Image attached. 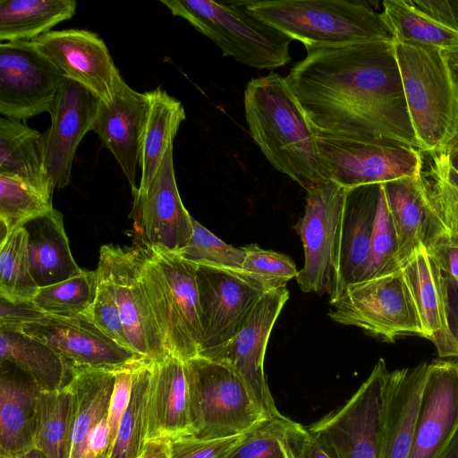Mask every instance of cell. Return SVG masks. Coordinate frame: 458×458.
I'll return each instance as SVG.
<instances>
[{
    "mask_svg": "<svg viewBox=\"0 0 458 458\" xmlns=\"http://www.w3.org/2000/svg\"><path fill=\"white\" fill-rule=\"evenodd\" d=\"M33 42L67 79L103 102L112 99L122 75L97 33L80 29L51 30Z\"/></svg>",
    "mask_w": 458,
    "mask_h": 458,
    "instance_id": "obj_18",
    "label": "cell"
},
{
    "mask_svg": "<svg viewBox=\"0 0 458 458\" xmlns=\"http://www.w3.org/2000/svg\"><path fill=\"white\" fill-rule=\"evenodd\" d=\"M328 316L335 322L354 326L386 342L407 335L423 337L418 310L400 269L346 287Z\"/></svg>",
    "mask_w": 458,
    "mask_h": 458,
    "instance_id": "obj_9",
    "label": "cell"
},
{
    "mask_svg": "<svg viewBox=\"0 0 458 458\" xmlns=\"http://www.w3.org/2000/svg\"><path fill=\"white\" fill-rule=\"evenodd\" d=\"M96 271L98 274L96 297L90 307L82 314L112 340L131 351L121 320L112 285L101 269L97 267Z\"/></svg>",
    "mask_w": 458,
    "mask_h": 458,
    "instance_id": "obj_43",
    "label": "cell"
},
{
    "mask_svg": "<svg viewBox=\"0 0 458 458\" xmlns=\"http://www.w3.org/2000/svg\"><path fill=\"white\" fill-rule=\"evenodd\" d=\"M454 291L458 293L457 289H455ZM449 309L450 325L455 335V338L458 341V293L456 294V297L454 298L449 295Z\"/></svg>",
    "mask_w": 458,
    "mask_h": 458,
    "instance_id": "obj_51",
    "label": "cell"
},
{
    "mask_svg": "<svg viewBox=\"0 0 458 458\" xmlns=\"http://www.w3.org/2000/svg\"><path fill=\"white\" fill-rule=\"evenodd\" d=\"M150 367L148 442L191 435L185 361L168 355Z\"/></svg>",
    "mask_w": 458,
    "mask_h": 458,
    "instance_id": "obj_25",
    "label": "cell"
},
{
    "mask_svg": "<svg viewBox=\"0 0 458 458\" xmlns=\"http://www.w3.org/2000/svg\"><path fill=\"white\" fill-rule=\"evenodd\" d=\"M458 429V360L428 363L409 458H442Z\"/></svg>",
    "mask_w": 458,
    "mask_h": 458,
    "instance_id": "obj_20",
    "label": "cell"
},
{
    "mask_svg": "<svg viewBox=\"0 0 458 458\" xmlns=\"http://www.w3.org/2000/svg\"><path fill=\"white\" fill-rule=\"evenodd\" d=\"M21 331L52 347L73 367L116 369L143 359L108 337L84 314L46 315Z\"/></svg>",
    "mask_w": 458,
    "mask_h": 458,
    "instance_id": "obj_19",
    "label": "cell"
},
{
    "mask_svg": "<svg viewBox=\"0 0 458 458\" xmlns=\"http://www.w3.org/2000/svg\"><path fill=\"white\" fill-rule=\"evenodd\" d=\"M442 458H458V429L445 450Z\"/></svg>",
    "mask_w": 458,
    "mask_h": 458,
    "instance_id": "obj_52",
    "label": "cell"
},
{
    "mask_svg": "<svg viewBox=\"0 0 458 458\" xmlns=\"http://www.w3.org/2000/svg\"><path fill=\"white\" fill-rule=\"evenodd\" d=\"M445 53L450 61L451 65L458 73V48Z\"/></svg>",
    "mask_w": 458,
    "mask_h": 458,
    "instance_id": "obj_54",
    "label": "cell"
},
{
    "mask_svg": "<svg viewBox=\"0 0 458 458\" xmlns=\"http://www.w3.org/2000/svg\"><path fill=\"white\" fill-rule=\"evenodd\" d=\"M250 9L306 49L393 40L381 13L364 1L251 0Z\"/></svg>",
    "mask_w": 458,
    "mask_h": 458,
    "instance_id": "obj_5",
    "label": "cell"
},
{
    "mask_svg": "<svg viewBox=\"0 0 458 458\" xmlns=\"http://www.w3.org/2000/svg\"><path fill=\"white\" fill-rule=\"evenodd\" d=\"M306 50L286 80L315 129L419 149L394 40Z\"/></svg>",
    "mask_w": 458,
    "mask_h": 458,
    "instance_id": "obj_1",
    "label": "cell"
},
{
    "mask_svg": "<svg viewBox=\"0 0 458 458\" xmlns=\"http://www.w3.org/2000/svg\"><path fill=\"white\" fill-rule=\"evenodd\" d=\"M131 218L140 244L177 253L192 235V216L182 204L174 166V144L149 185L132 191Z\"/></svg>",
    "mask_w": 458,
    "mask_h": 458,
    "instance_id": "obj_16",
    "label": "cell"
},
{
    "mask_svg": "<svg viewBox=\"0 0 458 458\" xmlns=\"http://www.w3.org/2000/svg\"><path fill=\"white\" fill-rule=\"evenodd\" d=\"M14 458H47V456L38 449L32 447Z\"/></svg>",
    "mask_w": 458,
    "mask_h": 458,
    "instance_id": "obj_53",
    "label": "cell"
},
{
    "mask_svg": "<svg viewBox=\"0 0 458 458\" xmlns=\"http://www.w3.org/2000/svg\"><path fill=\"white\" fill-rule=\"evenodd\" d=\"M284 439L290 458H333L325 445L297 422H291Z\"/></svg>",
    "mask_w": 458,
    "mask_h": 458,
    "instance_id": "obj_48",
    "label": "cell"
},
{
    "mask_svg": "<svg viewBox=\"0 0 458 458\" xmlns=\"http://www.w3.org/2000/svg\"><path fill=\"white\" fill-rule=\"evenodd\" d=\"M428 362L389 371L383 391L380 458H409Z\"/></svg>",
    "mask_w": 458,
    "mask_h": 458,
    "instance_id": "obj_24",
    "label": "cell"
},
{
    "mask_svg": "<svg viewBox=\"0 0 458 458\" xmlns=\"http://www.w3.org/2000/svg\"><path fill=\"white\" fill-rule=\"evenodd\" d=\"M147 93L149 107L140 142V190L151 182L166 150L174 144L181 123L186 119L182 102L163 89L157 88Z\"/></svg>",
    "mask_w": 458,
    "mask_h": 458,
    "instance_id": "obj_30",
    "label": "cell"
},
{
    "mask_svg": "<svg viewBox=\"0 0 458 458\" xmlns=\"http://www.w3.org/2000/svg\"><path fill=\"white\" fill-rule=\"evenodd\" d=\"M28 250L32 276L39 288L73 277L83 269L75 262L64 216L54 208L48 214L27 222Z\"/></svg>",
    "mask_w": 458,
    "mask_h": 458,
    "instance_id": "obj_27",
    "label": "cell"
},
{
    "mask_svg": "<svg viewBox=\"0 0 458 458\" xmlns=\"http://www.w3.org/2000/svg\"><path fill=\"white\" fill-rule=\"evenodd\" d=\"M380 13L394 42L433 47L449 52L458 48V29L449 26L412 0H386Z\"/></svg>",
    "mask_w": 458,
    "mask_h": 458,
    "instance_id": "obj_33",
    "label": "cell"
},
{
    "mask_svg": "<svg viewBox=\"0 0 458 458\" xmlns=\"http://www.w3.org/2000/svg\"><path fill=\"white\" fill-rule=\"evenodd\" d=\"M0 361L14 364L47 391L62 389L73 375V366L52 347L16 329L0 327Z\"/></svg>",
    "mask_w": 458,
    "mask_h": 458,
    "instance_id": "obj_29",
    "label": "cell"
},
{
    "mask_svg": "<svg viewBox=\"0 0 458 458\" xmlns=\"http://www.w3.org/2000/svg\"><path fill=\"white\" fill-rule=\"evenodd\" d=\"M133 249L168 353L183 361L198 356L202 335L198 265L162 248L137 243Z\"/></svg>",
    "mask_w": 458,
    "mask_h": 458,
    "instance_id": "obj_4",
    "label": "cell"
},
{
    "mask_svg": "<svg viewBox=\"0 0 458 458\" xmlns=\"http://www.w3.org/2000/svg\"><path fill=\"white\" fill-rule=\"evenodd\" d=\"M185 368L192 436H238L268 419L227 364L196 356L185 361Z\"/></svg>",
    "mask_w": 458,
    "mask_h": 458,
    "instance_id": "obj_7",
    "label": "cell"
},
{
    "mask_svg": "<svg viewBox=\"0 0 458 458\" xmlns=\"http://www.w3.org/2000/svg\"><path fill=\"white\" fill-rule=\"evenodd\" d=\"M99 99L78 82L63 83L50 111L51 124L43 133L44 165L54 189L71 182L77 148L95 120Z\"/></svg>",
    "mask_w": 458,
    "mask_h": 458,
    "instance_id": "obj_17",
    "label": "cell"
},
{
    "mask_svg": "<svg viewBox=\"0 0 458 458\" xmlns=\"http://www.w3.org/2000/svg\"><path fill=\"white\" fill-rule=\"evenodd\" d=\"M150 364V360H140L135 367L130 403L110 458H138L146 447Z\"/></svg>",
    "mask_w": 458,
    "mask_h": 458,
    "instance_id": "obj_36",
    "label": "cell"
},
{
    "mask_svg": "<svg viewBox=\"0 0 458 458\" xmlns=\"http://www.w3.org/2000/svg\"><path fill=\"white\" fill-rule=\"evenodd\" d=\"M38 290L30 270L27 231L21 226L0 243V296L11 302L27 301Z\"/></svg>",
    "mask_w": 458,
    "mask_h": 458,
    "instance_id": "obj_37",
    "label": "cell"
},
{
    "mask_svg": "<svg viewBox=\"0 0 458 458\" xmlns=\"http://www.w3.org/2000/svg\"><path fill=\"white\" fill-rule=\"evenodd\" d=\"M292 421L284 415L260 421L225 458H290L284 438Z\"/></svg>",
    "mask_w": 458,
    "mask_h": 458,
    "instance_id": "obj_42",
    "label": "cell"
},
{
    "mask_svg": "<svg viewBox=\"0 0 458 458\" xmlns=\"http://www.w3.org/2000/svg\"><path fill=\"white\" fill-rule=\"evenodd\" d=\"M53 209L51 195L17 174L0 173V243L14 230Z\"/></svg>",
    "mask_w": 458,
    "mask_h": 458,
    "instance_id": "obj_35",
    "label": "cell"
},
{
    "mask_svg": "<svg viewBox=\"0 0 458 458\" xmlns=\"http://www.w3.org/2000/svg\"><path fill=\"white\" fill-rule=\"evenodd\" d=\"M66 77L33 41L0 44V114L26 121L50 113Z\"/></svg>",
    "mask_w": 458,
    "mask_h": 458,
    "instance_id": "obj_13",
    "label": "cell"
},
{
    "mask_svg": "<svg viewBox=\"0 0 458 458\" xmlns=\"http://www.w3.org/2000/svg\"><path fill=\"white\" fill-rule=\"evenodd\" d=\"M72 403L68 384L59 390H41L39 393L34 420L33 445L47 458H69Z\"/></svg>",
    "mask_w": 458,
    "mask_h": 458,
    "instance_id": "obj_34",
    "label": "cell"
},
{
    "mask_svg": "<svg viewBox=\"0 0 458 458\" xmlns=\"http://www.w3.org/2000/svg\"><path fill=\"white\" fill-rule=\"evenodd\" d=\"M245 259L242 270L263 279L274 287L286 286L296 277L298 270L292 259L283 253L264 250L252 243L243 247Z\"/></svg>",
    "mask_w": 458,
    "mask_h": 458,
    "instance_id": "obj_44",
    "label": "cell"
},
{
    "mask_svg": "<svg viewBox=\"0 0 458 458\" xmlns=\"http://www.w3.org/2000/svg\"><path fill=\"white\" fill-rule=\"evenodd\" d=\"M318 155L329 180L345 189L419 177L421 152L385 138H363L314 128Z\"/></svg>",
    "mask_w": 458,
    "mask_h": 458,
    "instance_id": "obj_8",
    "label": "cell"
},
{
    "mask_svg": "<svg viewBox=\"0 0 458 458\" xmlns=\"http://www.w3.org/2000/svg\"><path fill=\"white\" fill-rule=\"evenodd\" d=\"M97 267L112 285L131 351L150 361L170 355L143 288L134 249L103 245Z\"/></svg>",
    "mask_w": 458,
    "mask_h": 458,
    "instance_id": "obj_14",
    "label": "cell"
},
{
    "mask_svg": "<svg viewBox=\"0 0 458 458\" xmlns=\"http://www.w3.org/2000/svg\"><path fill=\"white\" fill-rule=\"evenodd\" d=\"M397 250L396 233L384 185L381 184L370 238L369 262L363 280L400 269L396 261Z\"/></svg>",
    "mask_w": 458,
    "mask_h": 458,
    "instance_id": "obj_40",
    "label": "cell"
},
{
    "mask_svg": "<svg viewBox=\"0 0 458 458\" xmlns=\"http://www.w3.org/2000/svg\"><path fill=\"white\" fill-rule=\"evenodd\" d=\"M423 176L433 209L445 232L458 233V171L447 154L431 156Z\"/></svg>",
    "mask_w": 458,
    "mask_h": 458,
    "instance_id": "obj_39",
    "label": "cell"
},
{
    "mask_svg": "<svg viewBox=\"0 0 458 458\" xmlns=\"http://www.w3.org/2000/svg\"><path fill=\"white\" fill-rule=\"evenodd\" d=\"M288 299L286 286L266 293L241 331L227 344L203 357L230 366L267 418L282 416L265 377L264 359L271 331Z\"/></svg>",
    "mask_w": 458,
    "mask_h": 458,
    "instance_id": "obj_15",
    "label": "cell"
},
{
    "mask_svg": "<svg viewBox=\"0 0 458 458\" xmlns=\"http://www.w3.org/2000/svg\"><path fill=\"white\" fill-rule=\"evenodd\" d=\"M423 244L440 267L448 285L458 290V233H441Z\"/></svg>",
    "mask_w": 458,
    "mask_h": 458,
    "instance_id": "obj_47",
    "label": "cell"
},
{
    "mask_svg": "<svg viewBox=\"0 0 458 458\" xmlns=\"http://www.w3.org/2000/svg\"><path fill=\"white\" fill-rule=\"evenodd\" d=\"M46 315L32 301L11 302L0 296V327L21 330Z\"/></svg>",
    "mask_w": 458,
    "mask_h": 458,
    "instance_id": "obj_49",
    "label": "cell"
},
{
    "mask_svg": "<svg viewBox=\"0 0 458 458\" xmlns=\"http://www.w3.org/2000/svg\"><path fill=\"white\" fill-rule=\"evenodd\" d=\"M394 46L420 151L448 154L458 145V73L442 49L394 41Z\"/></svg>",
    "mask_w": 458,
    "mask_h": 458,
    "instance_id": "obj_3",
    "label": "cell"
},
{
    "mask_svg": "<svg viewBox=\"0 0 458 458\" xmlns=\"http://www.w3.org/2000/svg\"><path fill=\"white\" fill-rule=\"evenodd\" d=\"M140 360L144 359L136 360L114 369V384L107 412L111 454L116 440L121 420L130 403L135 367Z\"/></svg>",
    "mask_w": 458,
    "mask_h": 458,
    "instance_id": "obj_46",
    "label": "cell"
},
{
    "mask_svg": "<svg viewBox=\"0 0 458 458\" xmlns=\"http://www.w3.org/2000/svg\"><path fill=\"white\" fill-rule=\"evenodd\" d=\"M149 107L147 92L131 89L121 76L109 102L99 101L91 131L117 160L131 192L136 186L140 142Z\"/></svg>",
    "mask_w": 458,
    "mask_h": 458,
    "instance_id": "obj_21",
    "label": "cell"
},
{
    "mask_svg": "<svg viewBox=\"0 0 458 458\" xmlns=\"http://www.w3.org/2000/svg\"><path fill=\"white\" fill-rule=\"evenodd\" d=\"M451 165L458 171V145L447 154Z\"/></svg>",
    "mask_w": 458,
    "mask_h": 458,
    "instance_id": "obj_55",
    "label": "cell"
},
{
    "mask_svg": "<svg viewBox=\"0 0 458 458\" xmlns=\"http://www.w3.org/2000/svg\"><path fill=\"white\" fill-rule=\"evenodd\" d=\"M381 184L347 189L336 241V276L330 304L352 284L363 280Z\"/></svg>",
    "mask_w": 458,
    "mask_h": 458,
    "instance_id": "obj_23",
    "label": "cell"
},
{
    "mask_svg": "<svg viewBox=\"0 0 458 458\" xmlns=\"http://www.w3.org/2000/svg\"><path fill=\"white\" fill-rule=\"evenodd\" d=\"M244 112L251 139L274 168L306 191L329 181L314 127L286 77L271 72L251 79L244 91Z\"/></svg>",
    "mask_w": 458,
    "mask_h": 458,
    "instance_id": "obj_2",
    "label": "cell"
},
{
    "mask_svg": "<svg viewBox=\"0 0 458 458\" xmlns=\"http://www.w3.org/2000/svg\"><path fill=\"white\" fill-rule=\"evenodd\" d=\"M196 278L202 328L200 357L232 340L263 295L276 289L242 269L224 267L198 265Z\"/></svg>",
    "mask_w": 458,
    "mask_h": 458,
    "instance_id": "obj_10",
    "label": "cell"
},
{
    "mask_svg": "<svg viewBox=\"0 0 458 458\" xmlns=\"http://www.w3.org/2000/svg\"><path fill=\"white\" fill-rule=\"evenodd\" d=\"M74 0H1L0 40L33 41L73 17Z\"/></svg>",
    "mask_w": 458,
    "mask_h": 458,
    "instance_id": "obj_32",
    "label": "cell"
},
{
    "mask_svg": "<svg viewBox=\"0 0 458 458\" xmlns=\"http://www.w3.org/2000/svg\"><path fill=\"white\" fill-rule=\"evenodd\" d=\"M97 289V271L83 269L73 277L39 288L32 301L47 315L75 316L90 307Z\"/></svg>",
    "mask_w": 458,
    "mask_h": 458,
    "instance_id": "obj_38",
    "label": "cell"
},
{
    "mask_svg": "<svg viewBox=\"0 0 458 458\" xmlns=\"http://www.w3.org/2000/svg\"><path fill=\"white\" fill-rule=\"evenodd\" d=\"M41 390L28 373L0 361V457L14 458L34 447V420Z\"/></svg>",
    "mask_w": 458,
    "mask_h": 458,
    "instance_id": "obj_26",
    "label": "cell"
},
{
    "mask_svg": "<svg viewBox=\"0 0 458 458\" xmlns=\"http://www.w3.org/2000/svg\"><path fill=\"white\" fill-rule=\"evenodd\" d=\"M43 133L24 122L0 118V173L21 176L42 191L53 195L43 156Z\"/></svg>",
    "mask_w": 458,
    "mask_h": 458,
    "instance_id": "obj_31",
    "label": "cell"
},
{
    "mask_svg": "<svg viewBox=\"0 0 458 458\" xmlns=\"http://www.w3.org/2000/svg\"><path fill=\"white\" fill-rule=\"evenodd\" d=\"M211 39L225 56L255 69L272 70L291 61L292 38L258 18L251 0H159Z\"/></svg>",
    "mask_w": 458,
    "mask_h": 458,
    "instance_id": "obj_6",
    "label": "cell"
},
{
    "mask_svg": "<svg viewBox=\"0 0 458 458\" xmlns=\"http://www.w3.org/2000/svg\"><path fill=\"white\" fill-rule=\"evenodd\" d=\"M388 372L379 359L344 405L307 427L333 458H380L383 391Z\"/></svg>",
    "mask_w": 458,
    "mask_h": 458,
    "instance_id": "obj_11",
    "label": "cell"
},
{
    "mask_svg": "<svg viewBox=\"0 0 458 458\" xmlns=\"http://www.w3.org/2000/svg\"><path fill=\"white\" fill-rule=\"evenodd\" d=\"M196 265H209L242 269L245 250L223 242L192 218V235L188 244L177 252Z\"/></svg>",
    "mask_w": 458,
    "mask_h": 458,
    "instance_id": "obj_41",
    "label": "cell"
},
{
    "mask_svg": "<svg viewBox=\"0 0 458 458\" xmlns=\"http://www.w3.org/2000/svg\"><path fill=\"white\" fill-rule=\"evenodd\" d=\"M243 437L244 434L222 438L175 437L169 439L171 458H225Z\"/></svg>",
    "mask_w": 458,
    "mask_h": 458,
    "instance_id": "obj_45",
    "label": "cell"
},
{
    "mask_svg": "<svg viewBox=\"0 0 458 458\" xmlns=\"http://www.w3.org/2000/svg\"><path fill=\"white\" fill-rule=\"evenodd\" d=\"M0 458H4V457H0Z\"/></svg>",
    "mask_w": 458,
    "mask_h": 458,
    "instance_id": "obj_56",
    "label": "cell"
},
{
    "mask_svg": "<svg viewBox=\"0 0 458 458\" xmlns=\"http://www.w3.org/2000/svg\"><path fill=\"white\" fill-rule=\"evenodd\" d=\"M138 458H171L170 440L158 438L148 441Z\"/></svg>",
    "mask_w": 458,
    "mask_h": 458,
    "instance_id": "obj_50",
    "label": "cell"
},
{
    "mask_svg": "<svg viewBox=\"0 0 458 458\" xmlns=\"http://www.w3.org/2000/svg\"><path fill=\"white\" fill-rule=\"evenodd\" d=\"M347 189L329 180L307 191L303 216L294 225L304 250L295 277L301 290L330 296L336 276V241Z\"/></svg>",
    "mask_w": 458,
    "mask_h": 458,
    "instance_id": "obj_12",
    "label": "cell"
},
{
    "mask_svg": "<svg viewBox=\"0 0 458 458\" xmlns=\"http://www.w3.org/2000/svg\"><path fill=\"white\" fill-rule=\"evenodd\" d=\"M420 316L423 337L441 359L458 360V341L450 325L449 286L440 267L424 244L402 267Z\"/></svg>",
    "mask_w": 458,
    "mask_h": 458,
    "instance_id": "obj_22",
    "label": "cell"
},
{
    "mask_svg": "<svg viewBox=\"0 0 458 458\" xmlns=\"http://www.w3.org/2000/svg\"><path fill=\"white\" fill-rule=\"evenodd\" d=\"M397 237L396 261L402 267L424 242L429 223V199L423 173L419 177L383 183Z\"/></svg>",
    "mask_w": 458,
    "mask_h": 458,
    "instance_id": "obj_28",
    "label": "cell"
}]
</instances>
